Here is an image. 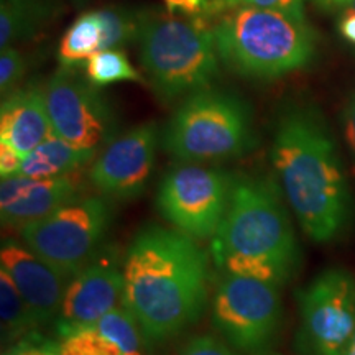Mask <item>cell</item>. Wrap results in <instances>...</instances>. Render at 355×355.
Listing matches in <instances>:
<instances>
[{"instance_id": "cell-1", "label": "cell", "mask_w": 355, "mask_h": 355, "mask_svg": "<svg viewBox=\"0 0 355 355\" xmlns=\"http://www.w3.org/2000/svg\"><path fill=\"white\" fill-rule=\"evenodd\" d=\"M211 254L176 229L146 225L123 259L122 306L145 344L158 345L199 321L209 300Z\"/></svg>"}, {"instance_id": "cell-2", "label": "cell", "mask_w": 355, "mask_h": 355, "mask_svg": "<svg viewBox=\"0 0 355 355\" xmlns=\"http://www.w3.org/2000/svg\"><path fill=\"white\" fill-rule=\"evenodd\" d=\"M272 163L286 202L311 241L326 243L350 220V193L337 148L324 119L293 105L279 115Z\"/></svg>"}, {"instance_id": "cell-3", "label": "cell", "mask_w": 355, "mask_h": 355, "mask_svg": "<svg viewBox=\"0 0 355 355\" xmlns=\"http://www.w3.org/2000/svg\"><path fill=\"white\" fill-rule=\"evenodd\" d=\"M211 259L224 273L285 285L300 263L295 230L272 178H235L232 196L211 239Z\"/></svg>"}, {"instance_id": "cell-4", "label": "cell", "mask_w": 355, "mask_h": 355, "mask_svg": "<svg viewBox=\"0 0 355 355\" xmlns=\"http://www.w3.org/2000/svg\"><path fill=\"white\" fill-rule=\"evenodd\" d=\"M217 53L245 79H275L308 66L318 37L306 19L254 7L224 8L212 25Z\"/></svg>"}, {"instance_id": "cell-5", "label": "cell", "mask_w": 355, "mask_h": 355, "mask_svg": "<svg viewBox=\"0 0 355 355\" xmlns=\"http://www.w3.org/2000/svg\"><path fill=\"white\" fill-rule=\"evenodd\" d=\"M137 42L141 68L165 102L211 87L219 74L214 32L202 15L140 10Z\"/></svg>"}, {"instance_id": "cell-6", "label": "cell", "mask_w": 355, "mask_h": 355, "mask_svg": "<svg viewBox=\"0 0 355 355\" xmlns=\"http://www.w3.org/2000/svg\"><path fill=\"white\" fill-rule=\"evenodd\" d=\"M254 145L250 107L225 89L207 87L186 97L162 132L163 150L193 165L242 157Z\"/></svg>"}, {"instance_id": "cell-7", "label": "cell", "mask_w": 355, "mask_h": 355, "mask_svg": "<svg viewBox=\"0 0 355 355\" xmlns=\"http://www.w3.org/2000/svg\"><path fill=\"white\" fill-rule=\"evenodd\" d=\"M109 222L105 199L78 198L19 234L30 250L73 278L97 255Z\"/></svg>"}, {"instance_id": "cell-8", "label": "cell", "mask_w": 355, "mask_h": 355, "mask_svg": "<svg viewBox=\"0 0 355 355\" xmlns=\"http://www.w3.org/2000/svg\"><path fill=\"white\" fill-rule=\"evenodd\" d=\"M235 176L193 163L168 171L159 183L157 206L173 229L201 242L214 237L225 212Z\"/></svg>"}, {"instance_id": "cell-9", "label": "cell", "mask_w": 355, "mask_h": 355, "mask_svg": "<svg viewBox=\"0 0 355 355\" xmlns=\"http://www.w3.org/2000/svg\"><path fill=\"white\" fill-rule=\"evenodd\" d=\"M282 319L279 286L260 278L225 273L216 288L212 322L225 343L260 352L272 343Z\"/></svg>"}, {"instance_id": "cell-10", "label": "cell", "mask_w": 355, "mask_h": 355, "mask_svg": "<svg viewBox=\"0 0 355 355\" xmlns=\"http://www.w3.org/2000/svg\"><path fill=\"white\" fill-rule=\"evenodd\" d=\"M301 336L309 355H344L355 334V278L326 270L300 291Z\"/></svg>"}, {"instance_id": "cell-11", "label": "cell", "mask_w": 355, "mask_h": 355, "mask_svg": "<svg viewBox=\"0 0 355 355\" xmlns=\"http://www.w3.org/2000/svg\"><path fill=\"white\" fill-rule=\"evenodd\" d=\"M55 135L79 146L97 150L114 133L109 102L73 66H61L43 87Z\"/></svg>"}, {"instance_id": "cell-12", "label": "cell", "mask_w": 355, "mask_h": 355, "mask_svg": "<svg viewBox=\"0 0 355 355\" xmlns=\"http://www.w3.org/2000/svg\"><path fill=\"white\" fill-rule=\"evenodd\" d=\"M158 140L157 123L130 128L96 158L89 171L91 183L105 198L121 201L139 198L153 173Z\"/></svg>"}, {"instance_id": "cell-13", "label": "cell", "mask_w": 355, "mask_h": 355, "mask_svg": "<svg viewBox=\"0 0 355 355\" xmlns=\"http://www.w3.org/2000/svg\"><path fill=\"white\" fill-rule=\"evenodd\" d=\"M123 268L114 252L97 254L66 288L63 304L55 321L56 334L63 340L87 329L122 304Z\"/></svg>"}, {"instance_id": "cell-14", "label": "cell", "mask_w": 355, "mask_h": 355, "mask_svg": "<svg viewBox=\"0 0 355 355\" xmlns=\"http://www.w3.org/2000/svg\"><path fill=\"white\" fill-rule=\"evenodd\" d=\"M0 268L15 283L38 327L56 321L73 278L15 241L2 243Z\"/></svg>"}, {"instance_id": "cell-15", "label": "cell", "mask_w": 355, "mask_h": 355, "mask_svg": "<svg viewBox=\"0 0 355 355\" xmlns=\"http://www.w3.org/2000/svg\"><path fill=\"white\" fill-rule=\"evenodd\" d=\"M81 183L76 176L66 175L35 180L24 175L2 178L0 184V217L2 224L17 230L79 198Z\"/></svg>"}, {"instance_id": "cell-16", "label": "cell", "mask_w": 355, "mask_h": 355, "mask_svg": "<svg viewBox=\"0 0 355 355\" xmlns=\"http://www.w3.org/2000/svg\"><path fill=\"white\" fill-rule=\"evenodd\" d=\"M44 91L37 84L17 89L2 101L0 140L7 141L25 158L53 135Z\"/></svg>"}, {"instance_id": "cell-17", "label": "cell", "mask_w": 355, "mask_h": 355, "mask_svg": "<svg viewBox=\"0 0 355 355\" xmlns=\"http://www.w3.org/2000/svg\"><path fill=\"white\" fill-rule=\"evenodd\" d=\"M96 155L97 150L79 148L53 133L24 158L20 175L35 180L73 175L79 168L91 163Z\"/></svg>"}, {"instance_id": "cell-18", "label": "cell", "mask_w": 355, "mask_h": 355, "mask_svg": "<svg viewBox=\"0 0 355 355\" xmlns=\"http://www.w3.org/2000/svg\"><path fill=\"white\" fill-rule=\"evenodd\" d=\"M55 13L50 0H0V48L33 40Z\"/></svg>"}, {"instance_id": "cell-19", "label": "cell", "mask_w": 355, "mask_h": 355, "mask_svg": "<svg viewBox=\"0 0 355 355\" xmlns=\"http://www.w3.org/2000/svg\"><path fill=\"white\" fill-rule=\"evenodd\" d=\"M102 25L96 10L81 13L66 30L58 48V60L61 66L76 68L83 61L101 51Z\"/></svg>"}, {"instance_id": "cell-20", "label": "cell", "mask_w": 355, "mask_h": 355, "mask_svg": "<svg viewBox=\"0 0 355 355\" xmlns=\"http://www.w3.org/2000/svg\"><path fill=\"white\" fill-rule=\"evenodd\" d=\"M0 313H2V337L6 343H24L26 336L38 329L24 296L7 272L0 268Z\"/></svg>"}, {"instance_id": "cell-21", "label": "cell", "mask_w": 355, "mask_h": 355, "mask_svg": "<svg viewBox=\"0 0 355 355\" xmlns=\"http://www.w3.org/2000/svg\"><path fill=\"white\" fill-rule=\"evenodd\" d=\"M86 78L97 87L125 81L144 83L122 50H102L92 55L86 63Z\"/></svg>"}, {"instance_id": "cell-22", "label": "cell", "mask_w": 355, "mask_h": 355, "mask_svg": "<svg viewBox=\"0 0 355 355\" xmlns=\"http://www.w3.org/2000/svg\"><path fill=\"white\" fill-rule=\"evenodd\" d=\"M102 25V50H121L137 40L140 26V10L127 7H105L96 10Z\"/></svg>"}, {"instance_id": "cell-23", "label": "cell", "mask_w": 355, "mask_h": 355, "mask_svg": "<svg viewBox=\"0 0 355 355\" xmlns=\"http://www.w3.org/2000/svg\"><path fill=\"white\" fill-rule=\"evenodd\" d=\"M61 355H121L96 326L81 329L60 343Z\"/></svg>"}, {"instance_id": "cell-24", "label": "cell", "mask_w": 355, "mask_h": 355, "mask_svg": "<svg viewBox=\"0 0 355 355\" xmlns=\"http://www.w3.org/2000/svg\"><path fill=\"white\" fill-rule=\"evenodd\" d=\"M26 71L25 56L13 46L2 48L0 53V92L6 97L17 91Z\"/></svg>"}, {"instance_id": "cell-25", "label": "cell", "mask_w": 355, "mask_h": 355, "mask_svg": "<svg viewBox=\"0 0 355 355\" xmlns=\"http://www.w3.org/2000/svg\"><path fill=\"white\" fill-rule=\"evenodd\" d=\"M212 2H214V15L224 8L254 7L277 10L296 17V19H304V0H212Z\"/></svg>"}, {"instance_id": "cell-26", "label": "cell", "mask_w": 355, "mask_h": 355, "mask_svg": "<svg viewBox=\"0 0 355 355\" xmlns=\"http://www.w3.org/2000/svg\"><path fill=\"white\" fill-rule=\"evenodd\" d=\"M180 355H234V352L214 336H196L186 343Z\"/></svg>"}, {"instance_id": "cell-27", "label": "cell", "mask_w": 355, "mask_h": 355, "mask_svg": "<svg viewBox=\"0 0 355 355\" xmlns=\"http://www.w3.org/2000/svg\"><path fill=\"white\" fill-rule=\"evenodd\" d=\"M166 10L178 15H206L211 10V0H165Z\"/></svg>"}, {"instance_id": "cell-28", "label": "cell", "mask_w": 355, "mask_h": 355, "mask_svg": "<svg viewBox=\"0 0 355 355\" xmlns=\"http://www.w3.org/2000/svg\"><path fill=\"white\" fill-rule=\"evenodd\" d=\"M21 163H24V158L20 157L19 152L7 141L0 140V175L2 178L20 175Z\"/></svg>"}, {"instance_id": "cell-29", "label": "cell", "mask_w": 355, "mask_h": 355, "mask_svg": "<svg viewBox=\"0 0 355 355\" xmlns=\"http://www.w3.org/2000/svg\"><path fill=\"white\" fill-rule=\"evenodd\" d=\"M3 355H61L60 352V344H51V343H24L17 344L12 350H8Z\"/></svg>"}, {"instance_id": "cell-30", "label": "cell", "mask_w": 355, "mask_h": 355, "mask_svg": "<svg viewBox=\"0 0 355 355\" xmlns=\"http://www.w3.org/2000/svg\"><path fill=\"white\" fill-rule=\"evenodd\" d=\"M344 133L345 140H347L350 152H352L354 162H355V94L350 99L347 109L344 114Z\"/></svg>"}, {"instance_id": "cell-31", "label": "cell", "mask_w": 355, "mask_h": 355, "mask_svg": "<svg viewBox=\"0 0 355 355\" xmlns=\"http://www.w3.org/2000/svg\"><path fill=\"white\" fill-rule=\"evenodd\" d=\"M339 32L345 42L355 48V12L340 13Z\"/></svg>"}, {"instance_id": "cell-32", "label": "cell", "mask_w": 355, "mask_h": 355, "mask_svg": "<svg viewBox=\"0 0 355 355\" xmlns=\"http://www.w3.org/2000/svg\"><path fill=\"white\" fill-rule=\"evenodd\" d=\"M313 2L327 12H355V0H313Z\"/></svg>"}, {"instance_id": "cell-33", "label": "cell", "mask_w": 355, "mask_h": 355, "mask_svg": "<svg viewBox=\"0 0 355 355\" xmlns=\"http://www.w3.org/2000/svg\"><path fill=\"white\" fill-rule=\"evenodd\" d=\"M344 355H355V334H354V337H352V340H350L349 347H347V350H345V352H344Z\"/></svg>"}, {"instance_id": "cell-34", "label": "cell", "mask_w": 355, "mask_h": 355, "mask_svg": "<svg viewBox=\"0 0 355 355\" xmlns=\"http://www.w3.org/2000/svg\"><path fill=\"white\" fill-rule=\"evenodd\" d=\"M71 2H73V3H74V6H76V7H79V8H81V7H84V6H86V3H89V2H91V0H71Z\"/></svg>"}]
</instances>
